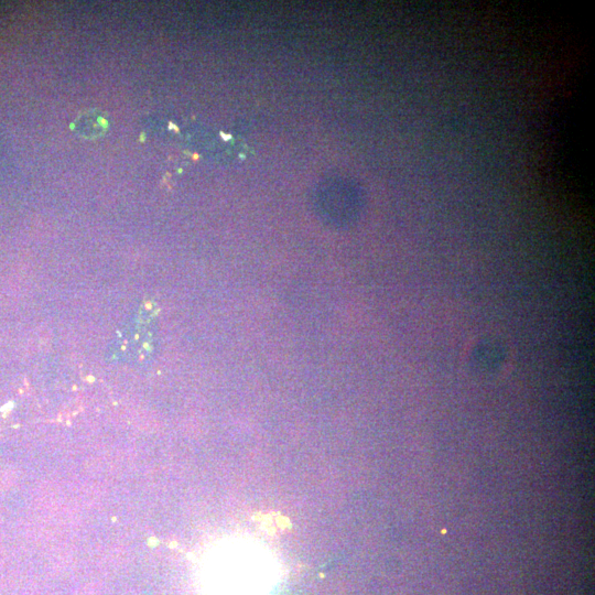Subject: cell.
Instances as JSON below:
<instances>
[{"instance_id": "obj_1", "label": "cell", "mask_w": 595, "mask_h": 595, "mask_svg": "<svg viewBox=\"0 0 595 595\" xmlns=\"http://www.w3.org/2000/svg\"><path fill=\"white\" fill-rule=\"evenodd\" d=\"M506 347L495 339H485L478 343L469 355L472 368L480 372L497 370L506 359Z\"/></svg>"}, {"instance_id": "obj_2", "label": "cell", "mask_w": 595, "mask_h": 595, "mask_svg": "<svg viewBox=\"0 0 595 595\" xmlns=\"http://www.w3.org/2000/svg\"><path fill=\"white\" fill-rule=\"evenodd\" d=\"M72 130L85 139L104 136L109 128V117L99 109L82 111L71 125Z\"/></svg>"}]
</instances>
